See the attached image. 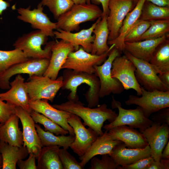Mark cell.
Listing matches in <instances>:
<instances>
[{
    "instance_id": "obj_1",
    "label": "cell",
    "mask_w": 169,
    "mask_h": 169,
    "mask_svg": "<svg viewBox=\"0 0 169 169\" xmlns=\"http://www.w3.org/2000/svg\"><path fill=\"white\" fill-rule=\"evenodd\" d=\"M52 106L58 109L77 115L83 120V124L84 125H87L92 129L99 136L104 133L102 129L104 122L108 120L110 123L118 115L115 111L108 108L105 103L93 108L84 106V104L79 100H68L60 104H54Z\"/></svg>"
},
{
    "instance_id": "obj_2",
    "label": "cell",
    "mask_w": 169,
    "mask_h": 169,
    "mask_svg": "<svg viewBox=\"0 0 169 169\" xmlns=\"http://www.w3.org/2000/svg\"><path fill=\"white\" fill-rule=\"evenodd\" d=\"M62 76L63 83L61 88L70 91L67 96L68 100H79L77 94L78 87L81 84H85L89 87L84 95L88 106L93 108L98 105L100 83L98 77L95 74L76 72L71 69H65Z\"/></svg>"
},
{
    "instance_id": "obj_3",
    "label": "cell",
    "mask_w": 169,
    "mask_h": 169,
    "mask_svg": "<svg viewBox=\"0 0 169 169\" xmlns=\"http://www.w3.org/2000/svg\"><path fill=\"white\" fill-rule=\"evenodd\" d=\"M102 14V11L99 6L90 2L74 4L57 19L56 29L70 32L78 31L81 23L95 21L101 17Z\"/></svg>"
},
{
    "instance_id": "obj_4",
    "label": "cell",
    "mask_w": 169,
    "mask_h": 169,
    "mask_svg": "<svg viewBox=\"0 0 169 169\" xmlns=\"http://www.w3.org/2000/svg\"><path fill=\"white\" fill-rule=\"evenodd\" d=\"M48 36L39 30L19 37L13 44L15 49L21 50L29 58L50 59L55 41L46 43Z\"/></svg>"
},
{
    "instance_id": "obj_5",
    "label": "cell",
    "mask_w": 169,
    "mask_h": 169,
    "mask_svg": "<svg viewBox=\"0 0 169 169\" xmlns=\"http://www.w3.org/2000/svg\"><path fill=\"white\" fill-rule=\"evenodd\" d=\"M111 106L113 109L117 108L119 113L115 120L103 127L105 130L121 125H126L130 127L138 129L141 133L150 126L153 122L144 115L142 108L138 106L134 109H126L121 107L120 102L112 97Z\"/></svg>"
},
{
    "instance_id": "obj_6",
    "label": "cell",
    "mask_w": 169,
    "mask_h": 169,
    "mask_svg": "<svg viewBox=\"0 0 169 169\" xmlns=\"http://www.w3.org/2000/svg\"><path fill=\"white\" fill-rule=\"evenodd\" d=\"M25 82L30 102L47 99L52 102L63 85V77L60 76L54 80L44 75H33Z\"/></svg>"
},
{
    "instance_id": "obj_7",
    "label": "cell",
    "mask_w": 169,
    "mask_h": 169,
    "mask_svg": "<svg viewBox=\"0 0 169 169\" xmlns=\"http://www.w3.org/2000/svg\"><path fill=\"white\" fill-rule=\"evenodd\" d=\"M114 47V44L111 45L107 52L100 55L87 52L80 47L78 50L69 54L61 69H69L76 72L95 74V66L102 64Z\"/></svg>"
},
{
    "instance_id": "obj_8",
    "label": "cell",
    "mask_w": 169,
    "mask_h": 169,
    "mask_svg": "<svg viewBox=\"0 0 169 169\" xmlns=\"http://www.w3.org/2000/svg\"><path fill=\"white\" fill-rule=\"evenodd\" d=\"M120 53L115 47L110 51L108 56L101 65L95 66V74L98 77L100 83V98L109 95L111 93L119 94L124 89L121 83L117 79L112 77L111 70L113 62Z\"/></svg>"
},
{
    "instance_id": "obj_9",
    "label": "cell",
    "mask_w": 169,
    "mask_h": 169,
    "mask_svg": "<svg viewBox=\"0 0 169 169\" xmlns=\"http://www.w3.org/2000/svg\"><path fill=\"white\" fill-rule=\"evenodd\" d=\"M123 52L124 55L135 65V76L141 86L150 91L156 90L169 91V88L161 81L157 71L150 62L137 58L126 51Z\"/></svg>"
},
{
    "instance_id": "obj_10",
    "label": "cell",
    "mask_w": 169,
    "mask_h": 169,
    "mask_svg": "<svg viewBox=\"0 0 169 169\" xmlns=\"http://www.w3.org/2000/svg\"><path fill=\"white\" fill-rule=\"evenodd\" d=\"M141 90V97L130 95L125 104L127 105H135L141 107L144 115L148 118L160 110L169 107V91L156 90L150 91L142 86Z\"/></svg>"
},
{
    "instance_id": "obj_11",
    "label": "cell",
    "mask_w": 169,
    "mask_h": 169,
    "mask_svg": "<svg viewBox=\"0 0 169 169\" xmlns=\"http://www.w3.org/2000/svg\"><path fill=\"white\" fill-rule=\"evenodd\" d=\"M49 60L47 59L30 58L13 65L0 74V89L9 90L10 87V79L16 74H26L29 76L43 75L49 66Z\"/></svg>"
},
{
    "instance_id": "obj_12",
    "label": "cell",
    "mask_w": 169,
    "mask_h": 169,
    "mask_svg": "<svg viewBox=\"0 0 169 169\" xmlns=\"http://www.w3.org/2000/svg\"><path fill=\"white\" fill-rule=\"evenodd\" d=\"M136 68L133 63L124 55L116 57L112 64L111 70L112 77L118 79L122 84L124 90L133 89L138 96L142 94L141 86L135 75Z\"/></svg>"
},
{
    "instance_id": "obj_13",
    "label": "cell",
    "mask_w": 169,
    "mask_h": 169,
    "mask_svg": "<svg viewBox=\"0 0 169 169\" xmlns=\"http://www.w3.org/2000/svg\"><path fill=\"white\" fill-rule=\"evenodd\" d=\"M67 122L73 128L75 138L69 147L79 157L85 154L99 135L92 129L87 128L82 123L80 118L71 113Z\"/></svg>"
},
{
    "instance_id": "obj_14",
    "label": "cell",
    "mask_w": 169,
    "mask_h": 169,
    "mask_svg": "<svg viewBox=\"0 0 169 169\" xmlns=\"http://www.w3.org/2000/svg\"><path fill=\"white\" fill-rule=\"evenodd\" d=\"M15 114L22 124L23 146L27 148L29 154L35 155L36 159L43 146L36 130L35 122L30 113L20 107H15Z\"/></svg>"
},
{
    "instance_id": "obj_15",
    "label": "cell",
    "mask_w": 169,
    "mask_h": 169,
    "mask_svg": "<svg viewBox=\"0 0 169 169\" xmlns=\"http://www.w3.org/2000/svg\"><path fill=\"white\" fill-rule=\"evenodd\" d=\"M134 3L133 0H110L107 17L109 30L108 41L117 37L125 16L132 10Z\"/></svg>"
},
{
    "instance_id": "obj_16",
    "label": "cell",
    "mask_w": 169,
    "mask_h": 169,
    "mask_svg": "<svg viewBox=\"0 0 169 169\" xmlns=\"http://www.w3.org/2000/svg\"><path fill=\"white\" fill-rule=\"evenodd\" d=\"M43 7L39 3L37 8L30 9V7L17 9L19 14L18 19L31 25L33 28L39 30L48 37H54V30L56 29V23L51 22L43 11Z\"/></svg>"
},
{
    "instance_id": "obj_17",
    "label": "cell",
    "mask_w": 169,
    "mask_h": 169,
    "mask_svg": "<svg viewBox=\"0 0 169 169\" xmlns=\"http://www.w3.org/2000/svg\"><path fill=\"white\" fill-rule=\"evenodd\" d=\"M169 125L153 122L142 133L151 150V156L154 161L159 162L162 152L167 144L169 137Z\"/></svg>"
},
{
    "instance_id": "obj_18",
    "label": "cell",
    "mask_w": 169,
    "mask_h": 169,
    "mask_svg": "<svg viewBox=\"0 0 169 169\" xmlns=\"http://www.w3.org/2000/svg\"><path fill=\"white\" fill-rule=\"evenodd\" d=\"M10 87L5 92L0 93V99L3 101L19 106L30 113L32 110L30 106V99L26 87L24 79L18 74L10 83Z\"/></svg>"
},
{
    "instance_id": "obj_19",
    "label": "cell",
    "mask_w": 169,
    "mask_h": 169,
    "mask_svg": "<svg viewBox=\"0 0 169 169\" xmlns=\"http://www.w3.org/2000/svg\"><path fill=\"white\" fill-rule=\"evenodd\" d=\"M74 51V47L67 41L62 39L55 41L52 47L49 66L43 75L56 79L69 54Z\"/></svg>"
},
{
    "instance_id": "obj_20",
    "label": "cell",
    "mask_w": 169,
    "mask_h": 169,
    "mask_svg": "<svg viewBox=\"0 0 169 169\" xmlns=\"http://www.w3.org/2000/svg\"><path fill=\"white\" fill-rule=\"evenodd\" d=\"M101 17L98 18L89 28L83 29L75 33L66 31L60 29L54 31V36L56 38L60 39L71 43L75 48V50L80 46L87 52L91 53L92 45L94 40V35H92L93 32L96 24L100 20Z\"/></svg>"
},
{
    "instance_id": "obj_21",
    "label": "cell",
    "mask_w": 169,
    "mask_h": 169,
    "mask_svg": "<svg viewBox=\"0 0 169 169\" xmlns=\"http://www.w3.org/2000/svg\"><path fill=\"white\" fill-rule=\"evenodd\" d=\"M48 101L47 99L30 101V106L32 110L42 114L68 131L70 135L74 136L73 128L67 122L71 113L54 107Z\"/></svg>"
},
{
    "instance_id": "obj_22",
    "label": "cell",
    "mask_w": 169,
    "mask_h": 169,
    "mask_svg": "<svg viewBox=\"0 0 169 169\" xmlns=\"http://www.w3.org/2000/svg\"><path fill=\"white\" fill-rule=\"evenodd\" d=\"M108 133L112 139L121 141L129 148L141 149L148 145L142 133L126 125L114 127L108 131Z\"/></svg>"
},
{
    "instance_id": "obj_23",
    "label": "cell",
    "mask_w": 169,
    "mask_h": 169,
    "mask_svg": "<svg viewBox=\"0 0 169 169\" xmlns=\"http://www.w3.org/2000/svg\"><path fill=\"white\" fill-rule=\"evenodd\" d=\"M109 155L117 165L122 166L150 156L151 150L148 145L143 148L133 149L127 147L122 142L115 146Z\"/></svg>"
},
{
    "instance_id": "obj_24",
    "label": "cell",
    "mask_w": 169,
    "mask_h": 169,
    "mask_svg": "<svg viewBox=\"0 0 169 169\" xmlns=\"http://www.w3.org/2000/svg\"><path fill=\"white\" fill-rule=\"evenodd\" d=\"M168 36V34L155 39L125 42V50L137 58L149 62L156 47Z\"/></svg>"
},
{
    "instance_id": "obj_25",
    "label": "cell",
    "mask_w": 169,
    "mask_h": 169,
    "mask_svg": "<svg viewBox=\"0 0 169 169\" xmlns=\"http://www.w3.org/2000/svg\"><path fill=\"white\" fill-rule=\"evenodd\" d=\"M123 142L120 141L113 140L105 130L103 134L98 136L90 146L83 156L79 157L81 165L84 167L93 157L98 155H110L114 147Z\"/></svg>"
},
{
    "instance_id": "obj_26",
    "label": "cell",
    "mask_w": 169,
    "mask_h": 169,
    "mask_svg": "<svg viewBox=\"0 0 169 169\" xmlns=\"http://www.w3.org/2000/svg\"><path fill=\"white\" fill-rule=\"evenodd\" d=\"M146 0H138L135 8L125 16L117 37L112 40L108 41V44H115V47L121 54L125 50V37L129 30L139 19Z\"/></svg>"
},
{
    "instance_id": "obj_27",
    "label": "cell",
    "mask_w": 169,
    "mask_h": 169,
    "mask_svg": "<svg viewBox=\"0 0 169 169\" xmlns=\"http://www.w3.org/2000/svg\"><path fill=\"white\" fill-rule=\"evenodd\" d=\"M18 117L14 114L0 127V140L10 145L20 147L23 145V132L19 127Z\"/></svg>"
},
{
    "instance_id": "obj_28",
    "label": "cell",
    "mask_w": 169,
    "mask_h": 169,
    "mask_svg": "<svg viewBox=\"0 0 169 169\" xmlns=\"http://www.w3.org/2000/svg\"><path fill=\"white\" fill-rule=\"evenodd\" d=\"M0 153L3 160L2 169H16L18 161L28 155L27 148L13 146L0 140Z\"/></svg>"
},
{
    "instance_id": "obj_29",
    "label": "cell",
    "mask_w": 169,
    "mask_h": 169,
    "mask_svg": "<svg viewBox=\"0 0 169 169\" xmlns=\"http://www.w3.org/2000/svg\"><path fill=\"white\" fill-rule=\"evenodd\" d=\"M107 16H102L93 30V33L95 38L92 45L91 53L92 54L102 55L110 48L107 44L109 30L107 22Z\"/></svg>"
},
{
    "instance_id": "obj_30",
    "label": "cell",
    "mask_w": 169,
    "mask_h": 169,
    "mask_svg": "<svg viewBox=\"0 0 169 169\" xmlns=\"http://www.w3.org/2000/svg\"><path fill=\"white\" fill-rule=\"evenodd\" d=\"M58 146H43L36 159L38 169H64L58 153Z\"/></svg>"
},
{
    "instance_id": "obj_31",
    "label": "cell",
    "mask_w": 169,
    "mask_h": 169,
    "mask_svg": "<svg viewBox=\"0 0 169 169\" xmlns=\"http://www.w3.org/2000/svg\"><path fill=\"white\" fill-rule=\"evenodd\" d=\"M35 126L43 146H58L68 149L74 139L75 136L69 135L57 136L44 130L37 124Z\"/></svg>"
},
{
    "instance_id": "obj_32",
    "label": "cell",
    "mask_w": 169,
    "mask_h": 169,
    "mask_svg": "<svg viewBox=\"0 0 169 169\" xmlns=\"http://www.w3.org/2000/svg\"><path fill=\"white\" fill-rule=\"evenodd\" d=\"M149 62L156 70L158 74L169 71L168 38L157 46Z\"/></svg>"
},
{
    "instance_id": "obj_33",
    "label": "cell",
    "mask_w": 169,
    "mask_h": 169,
    "mask_svg": "<svg viewBox=\"0 0 169 169\" xmlns=\"http://www.w3.org/2000/svg\"><path fill=\"white\" fill-rule=\"evenodd\" d=\"M139 19L149 21L169 19V7L158 6L146 1Z\"/></svg>"
},
{
    "instance_id": "obj_34",
    "label": "cell",
    "mask_w": 169,
    "mask_h": 169,
    "mask_svg": "<svg viewBox=\"0 0 169 169\" xmlns=\"http://www.w3.org/2000/svg\"><path fill=\"white\" fill-rule=\"evenodd\" d=\"M29 58L18 49L8 51L0 50V74L13 65Z\"/></svg>"
},
{
    "instance_id": "obj_35",
    "label": "cell",
    "mask_w": 169,
    "mask_h": 169,
    "mask_svg": "<svg viewBox=\"0 0 169 169\" xmlns=\"http://www.w3.org/2000/svg\"><path fill=\"white\" fill-rule=\"evenodd\" d=\"M150 22L149 27L138 41L156 39L168 34L169 19L152 20Z\"/></svg>"
},
{
    "instance_id": "obj_36",
    "label": "cell",
    "mask_w": 169,
    "mask_h": 169,
    "mask_svg": "<svg viewBox=\"0 0 169 169\" xmlns=\"http://www.w3.org/2000/svg\"><path fill=\"white\" fill-rule=\"evenodd\" d=\"M30 115L35 122L43 125L45 131H49L56 135H66L69 133L60 125L42 114L32 110Z\"/></svg>"
},
{
    "instance_id": "obj_37",
    "label": "cell",
    "mask_w": 169,
    "mask_h": 169,
    "mask_svg": "<svg viewBox=\"0 0 169 169\" xmlns=\"http://www.w3.org/2000/svg\"><path fill=\"white\" fill-rule=\"evenodd\" d=\"M39 3L43 7H47L57 20L74 4L72 0H42Z\"/></svg>"
},
{
    "instance_id": "obj_38",
    "label": "cell",
    "mask_w": 169,
    "mask_h": 169,
    "mask_svg": "<svg viewBox=\"0 0 169 169\" xmlns=\"http://www.w3.org/2000/svg\"><path fill=\"white\" fill-rule=\"evenodd\" d=\"M150 21L138 19L126 34L124 42L138 41L149 27Z\"/></svg>"
},
{
    "instance_id": "obj_39",
    "label": "cell",
    "mask_w": 169,
    "mask_h": 169,
    "mask_svg": "<svg viewBox=\"0 0 169 169\" xmlns=\"http://www.w3.org/2000/svg\"><path fill=\"white\" fill-rule=\"evenodd\" d=\"M90 169H119L117 165L108 154L102 155L101 159L95 156L91 159Z\"/></svg>"
},
{
    "instance_id": "obj_40",
    "label": "cell",
    "mask_w": 169,
    "mask_h": 169,
    "mask_svg": "<svg viewBox=\"0 0 169 169\" xmlns=\"http://www.w3.org/2000/svg\"><path fill=\"white\" fill-rule=\"evenodd\" d=\"M58 153L64 169H83V167L67 149L59 148Z\"/></svg>"
},
{
    "instance_id": "obj_41",
    "label": "cell",
    "mask_w": 169,
    "mask_h": 169,
    "mask_svg": "<svg viewBox=\"0 0 169 169\" xmlns=\"http://www.w3.org/2000/svg\"><path fill=\"white\" fill-rule=\"evenodd\" d=\"M15 107L0 99V123H4L11 115L15 114Z\"/></svg>"
},
{
    "instance_id": "obj_42",
    "label": "cell",
    "mask_w": 169,
    "mask_h": 169,
    "mask_svg": "<svg viewBox=\"0 0 169 169\" xmlns=\"http://www.w3.org/2000/svg\"><path fill=\"white\" fill-rule=\"evenodd\" d=\"M149 118L153 122L162 124L166 123L169 125V107L161 109L152 114Z\"/></svg>"
},
{
    "instance_id": "obj_43",
    "label": "cell",
    "mask_w": 169,
    "mask_h": 169,
    "mask_svg": "<svg viewBox=\"0 0 169 169\" xmlns=\"http://www.w3.org/2000/svg\"><path fill=\"white\" fill-rule=\"evenodd\" d=\"M154 160V159L150 156L141 159L131 164L120 166L119 169H146Z\"/></svg>"
},
{
    "instance_id": "obj_44",
    "label": "cell",
    "mask_w": 169,
    "mask_h": 169,
    "mask_svg": "<svg viewBox=\"0 0 169 169\" xmlns=\"http://www.w3.org/2000/svg\"><path fill=\"white\" fill-rule=\"evenodd\" d=\"M28 158L25 160L18 161L17 165L20 169H37L35 163L36 156L33 154H29Z\"/></svg>"
},
{
    "instance_id": "obj_45",
    "label": "cell",
    "mask_w": 169,
    "mask_h": 169,
    "mask_svg": "<svg viewBox=\"0 0 169 169\" xmlns=\"http://www.w3.org/2000/svg\"><path fill=\"white\" fill-rule=\"evenodd\" d=\"M110 0H91L92 3L101 4L102 7V16L108 15L109 13L108 4Z\"/></svg>"
},
{
    "instance_id": "obj_46",
    "label": "cell",
    "mask_w": 169,
    "mask_h": 169,
    "mask_svg": "<svg viewBox=\"0 0 169 169\" xmlns=\"http://www.w3.org/2000/svg\"><path fill=\"white\" fill-rule=\"evenodd\" d=\"M158 76L161 81L169 88V71L158 74Z\"/></svg>"
},
{
    "instance_id": "obj_47",
    "label": "cell",
    "mask_w": 169,
    "mask_h": 169,
    "mask_svg": "<svg viewBox=\"0 0 169 169\" xmlns=\"http://www.w3.org/2000/svg\"><path fill=\"white\" fill-rule=\"evenodd\" d=\"M161 7H169V0H146Z\"/></svg>"
},
{
    "instance_id": "obj_48",
    "label": "cell",
    "mask_w": 169,
    "mask_h": 169,
    "mask_svg": "<svg viewBox=\"0 0 169 169\" xmlns=\"http://www.w3.org/2000/svg\"><path fill=\"white\" fill-rule=\"evenodd\" d=\"M146 169H164L160 161H154L146 168Z\"/></svg>"
},
{
    "instance_id": "obj_49",
    "label": "cell",
    "mask_w": 169,
    "mask_h": 169,
    "mask_svg": "<svg viewBox=\"0 0 169 169\" xmlns=\"http://www.w3.org/2000/svg\"><path fill=\"white\" fill-rule=\"evenodd\" d=\"M161 159H169V141H168L167 144L164 148L161 154Z\"/></svg>"
},
{
    "instance_id": "obj_50",
    "label": "cell",
    "mask_w": 169,
    "mask_h": 169,
    "mask_svg": "<svg viewBox=\"0 0 169 169\" xmlns=\"http://www.w3.org/2000/svg\"><path fill=\"white\" fill-rule=\"evenodd\" d=\"M9 3L4 0H0V16L1 15L3 11L9 7Z\"/></svg>"
},
{
    "instance_id": "obj_51",
    "label": "cell",
    "mask_w": 169,
    "mask_h": 169,
    "mask_svg": "<svg viewBox=\"0 0 169 169\" xmlns=\"http://www.w3.org/2000/svg\"><path fill=\"white\" fill-rule=\"evenodd\" d=\"M160 161L164 169H169V159H161Z\"/></svg>"
},
{
    "instance_id": "obj_52",
    "label": "cell",
    "mask_w": 169,
    "mask_h": 169,
    "mask_svg": "<svg viewBox=\"0 0 169 169\" xmlns=\"http://www.w3.org/2000/svg\"><path fill=\"white\" fill-rule=\"evenodd\" d=\"M74 4H78L84 3H86L87 0H72Z\"/></svg>"
},
{
    "instance_id": "obj_53",
    "label": "cell",
    "mask_w": 169,
    "mask_h": 169,
    "mask_svg": "<svg viewBox=\"0 0 169 169\" xmlns=\"http://www.w3.org/2000/svg\"><path fill=\"white\" fill-rule=\"evenodd\" d=\"M3 166L2 157L1 154L0 153V169H2Z\"/></svg>"
},
{
    "instance_id": "obj_54",
    "label": "cell",
    "mask_w": 169,
    "mask_h": 169,
    "mask_svg": "<svg viewBox=\"0 0 169 169\" xmlns=\"http://www.w3.org/2000/svg\"><path fill=\"white\" fill-rule=\"evenodd\" d=\"M133 0L134 2L136 3L138 1V0Z\"/></svg>"
},
{
    "instance_id": "obj_55",
    "label": "cell",
    "mask_w": 169,
    "mask_h": 169,
    "mask_svg": "<svg viewBox=\"0 0 169 169\" xmlns=\"http://www.w3.org/2000/svg\"><path fill=\"white\" fill-rule=\"evenodd\" d=\"M3 124H2V123H0V126L2 125Z\"/></svg>"
}]
</instances>
